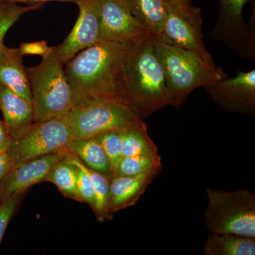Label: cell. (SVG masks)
I'll return each instance as SVG.
<instances>
[{
	"label": "cell",
	"mask_w": 255,
	"mask_h": 255,
	"mask_svg": "<svg viewBox=\"0 0 255 255\" xmlns=\"http://www.w3.org/2000/svg\"><path fill=\"white\" fill-rule=\"evenodd\" d=\"M120 97L133 105L142 119L171 106L163 68L155 50V38L145 33L132 41L122 68Z\"/></svg>",
	"instance_id": "obj_1"
},
{
	"label": "cell",
	"mask_w": 255,
	"mask_h": 255,
	"mask_svg": "<svg viewBox=\"0 0 255 255\" xmlns=\"http://www.w3.org/2000/svg\"><path fill=\"white\" fill-rule=\"evenodd\" d=\"M128 45L129 42L100 41L79 52L65 64L73 106L94 97H120Z\"/></svg>",
	"instance_id": "obj_2"
},
{
	"label": "cell",
	"mask_w": 255,
	"mask_h": 255,
	"mask_svg": "<svg viewBox=\"0 0 255 255\" xmlns=\"http://www.w3.org/2000/svg\"><path fill=\"white\" fill-rule=\"evenodd\" d=\"M156 55L163 68L171 106L179 108L198 87L228 76L220 67L209 66L191 52L155 39Z\"/></svg>",
	"instance_id": "obj_3"
},
{
	"label": "cell",
	"mask_w": 255,
	"mask_h": 255,
	"mask_svg": "<svg viewBox=\"0 0 255 255\" xmlns=\"http://www.w3.org/2000/svg\"><path fill=\"white\" fill-rule=\"evenodd\" d=\"M64 117L73 139L90 138L109 130H123L144 121L133 105L118 96L87 99L74 105Z\"/></svg>",
	"instance_id": "obj_4"
},
{
	"label": "cell",
	"mask_w": 255,
	"mask_h": 255,
	"mask_svg": "<svg viewBox=\"0 0 255 255\" xmlns=\"http://www.w3.org/2000/svg\"><path fill=\"white\" fill-rule=\"evenodd\" d=\"M42 58L39 65L27 68L34 122L65 117L73 106L65 65L56 46H51Z\"/></svg>",
	"instance_id": "obj_5"
},
{
	"label": "cell",
	"mask_w": 255,
	"mask_h": 255,
	"mask_svg": "<svg viewBox=\"0 0 255 255\" xmlns=\"http://www.w3.org/2000/svg\"><path fill=\"white\" fill-rule=\"evenodd\" d=\"M206 225L212 233L255 238V194L248 189L233 191L206 189Z\"/></svg>",
	"instance_id": "obj_6"
},
{
	"label": "cell",
	"mask_w": 255,
	"mask_h": 255,
	"mask_svg": "<svg viewBox=\"0 0 255 255\" xmlns=\"http://www.w3.org/2000/svg\"><path fill=\"white\" fill-rule=\"evenodd\" d=\"M73 140V134L65 117H54L34 122L26 131L11 138L8 152L16 164L68 150Z\"/></svg>",
	"instance_id": "obj_7"
},
{
	"label": "cell",
	"mask_w": 255,
	"mask_h": 255,
	"mask_svg": "<svg viewBox=\"0 0 255 255\" xmlns=\"http://www.w3.org/2000/svg\"><path fill=\"white\" fill-rule=\"evenodd\" d=\"M253 0H219V13L211 37L236 52L242 58L255 60V9L248 23L245 6Z\"/></svg>",
	"instance_id": "obj_8"
},
{
	"label": "cell",
	"mask_w": 255,
	"mask_h": 255,
	"mask_svg": "<svg viewBox=\"0 0 255 255\" xmlns=\"http://www.w3.org/2000/svg\"><path fill=\"white\" fill-rule=\"evenodd\" d=\"M218 107L230 113L255 114V70L238 71L233 78L222 79L203 87Z\"/></svg>",
	"instance_id": "obj_9"
},
{
	"label": "cell",
	"mask_w": 255,
	"mask_h": 255,
	"mask_svg": "<svg viewBox=\"0 0 255 255\" xmlns=\"http://www.w3.org/2000/svg\"><path fill=\"white\" fill-rule=\"evenodd\" d=\"M79 16L70 34L56 46L60 60L65 65L79 52L101 41L99 0H78Z\"/></svg>",
	"instance_id": "obj_10"
},
{
	"label": "cell",
	"mask_w": 255,
	"mask_h": 255,
	"mask_svg": "<svg viewBox=\"0 0 255 255\" xmlns=\"http://www.w3.org/2000/svg\"><path fill=\"white\" fill-rule=\"evenodd\" d=\"M202 26L203 20L185 17L170 4L162 42L191 52L206 65L216 68L217 65L204 43Z\"/></svg>",
	"instance_id": "obj_11"
},
{
	"label": "cell",
	"mask_w": 255,
	"mask_h": 255,
	"mask_svg": "<svg viewBox=\"0 0 255 255\" xmlns=\"http://www.w3.org/2000/svg\"><path fill=\"white\" fill-rule=\"evenodd\" d=\"M101 41L129 42L149 33L135 19L125 0H99Z\"/></svg>",
	"instance_id": "obj_12"
},
{
	"label": "cell",
	"mask_w": 255,
	"mask_h": 255,
	"mask_svg": "<svg viewBox=\"0 0 255 255\" xmlns=\"http://www.w3.org/2000/svg\"><path fill=\"white\" fill-rule=\"evenodd\" d=\"M67 151L14 164L0 182V203L9 196L21 194L31 186L43 182L52 167L63 158Z\"/></svg>",
	"instance_id": "obj_13"
},
{
	"label": "cell",
	"mask_w": 255,
	"mask_h": 255,
	"mask_svg": "<svg viewBox=\"0 0 255 255\" xmlns=\"http://www.w3.org/2000/svg\"><path fill=\"white\" fill-rule=\"evenodd\" d=\"M161 169L135 176H114L110 181L108 216L111 219L120 210L135 205Z\"/></svg>",
	"instance_id": "obj_14"
},
{
	"label": "cell",
	"mask_w": 255,
	"mask_h": 255,
	"mask_svg": "<svg viewBox=\"0 0 255 255\" xmlns=\"http://www.w3.org/2000/svg\"><path fill=\"white\" fill-rule=\"evenodd\" d=\"M0 110L11 138L18 136L34 122L31 100H26L0 84Z\"/></svg>",
	"instance_id": "obj_15"
},
{
	"label": "cell",
	"mask_w": 255,
	"mask_h": 255,
	"mask_svg": "<svg viewBox=\"0 0 255 255\" xmlns=\"http://www.w3.org/2000/svg\"><path fill=\"white\" fill-rule=\"evenodd\" d=\"M0 84L26 100H31L27 68L23 65L19 48L0 47ZM32 101V100H31Z\"/></svg>",
	"instance_id": "obj_16"
},
{
	"label": "cell",
	"mask_w": 255,
	"mask_h": 255,
	"mask_svg": "<svg viewBox=\"0 0 255 255\" xmlns=\"http://www.w3.org/2000/svg\"><path fill=\"white\" fill-rule=\"evenodd\" d=\"M135 19L155 40L162 41L169 0H125Z\"/></svg>",
	"instance_id": "obj_17"
},
{
	"label": "cell",
	"mask_w": 255,
	"mask_h": 255,
	"mask_svg": "<svg viewBox=\"0 0 255 255\" xmlns=\"http://www.w3.org/2000/svg\"><path fill=\"white\" fill-rule=\"evenodd\" d=\"M68 150L78 156L89 168L110 179L114 177L110 159L95 137L74 139L68 146Z\"/></svg>",
	"instance_id": "obj_18"
},
{
	"label": "cell",
	"mask_w": 255,
	"mask_h": 255,
	"mask_svg": "<svg viewBox=\"0 0 255 255\" xmlns=\"http://www.w3.org/2000/svg\"><path fill=\"white\" fill-rule=\"evenodd\" d=\"M205 255H255V238L212 233L203 248Z\"/></svg>",
	"instance_id": "obj_19"
},
{
	"label": "cell",
	"mask_w": 255,
	"mask_h": 255,
	"mask_svg": "<svg viewBox=\"0 0 255 255\" xmlns=\"http://www.w3.org/2000/svg\"><path fill=\"white\" fill-rule=\"evenodd\" d=\"M121 134L123 157L159 155L158 148L149 136L147 126L143 121L121 130Z\"/></svg>",
	"instance_id": "obj_20"
},
{
	"label": "cell",
	"mask_w": 255,
	"mask_h": 255,
	"mask_svg": "<svg viewBox=\"0 0 255 255\" xmlns=\"http://www.w3.org/2000/svg\"><path fill=\"white\" fill-rule=\"evenodd\" d=\"M44 181L53 183L63 195L82 202L78 191L76 167L63 158L54 164Z\"/></svg>",
	"instance_id": "obj_21"
},
{
	"label": "cell",
	"mask_w": 255,
	"mask_h": 255,
	"mask_svg": "<svg viewBox=\"0 0 255 255\" xmlns=\"http://www.w3.org/2000/svg\"><path fill=\"white\" fill-rule=\"evenodd\" d=\"M162 169L159 155L124 157L119 162L114 176H135L154 169Z\"/></svg>",
	"instance_id": "obj_22"
},
{
	"label": "cell",
	"mask_w": 255,
	"mask_h": 255,
	"mask_svg": "<svg viewBox=\"0 0 255 255\" xmlns=\"http://www.w3.org/2000/svg\"><path fill=\"white\" fill-rule=\"evenodd\" d=\"M88 171L95 191V200L92 208L97 219L100 221H104L109 219L108 206L111 179L89 167Z\"/></svg>",
	"instance_id": "obj_23"
},
{
	"label": "cell",
	"mask_w": 255,
	"mask_h": 255,
	"mask_svg": "<svg viewBox=\"0 0 255 255\" xmlns=\"http://www.w3.org/2000/svg\"><path fill=\"white\" fill-rule=\"evenodd\" d=\"M43 6V4L21 6L14 2H0V47L4 44L6 33L23 14Z\"/></svg>",
	"instance_id": "obj_24"
},
{
	"label": "cell",
	"mask_w": 255,
	"mask_h": 255,
	"mask_svg": "<svg viewBox=\"0 0 255 255\" xmlns=\"http://www.w3.org/2000/svg\"><path fill=\"white\" fill-rule=\"evenodd\" d=\"M63 159L76 167L78 191L82 202L87 203L92 207L95 200V191L91 177L89 173L88 167L82 162L78 156L70 151H67Z\"/></svg>",
	"instance_id": "obj_25"
},
{
	"label": "cell",
	"mask_w": 255,
	"mask_h": 255,
	"mask_svg": "<svg viewBox=\"0 0 255 255\" xmlns=\"http://www.w3.org/2000/svg\"><path fill=\"white\" fill-rule=\"evenodd\" d=\"M96 140L104 149L110 159L114 173L123 158V147L121 130H109L95 135Z\"/></svg>",
	"instance_id": "obj_26"
},
{
	"label": "cell",
	"mask_w": 255,
	"mask_h": 255,
	"mask_svg": "<svg viewBox=\"0 0 255 255\" xmlns=\"http://www.w3.org/2000/svg\"><path fill=\"white\" fill-rule=\"evenodd\" d=\"M20 196L21 194L9 196L0 203V244L10 220L14 214Z\"/></svg>",
	"instance_id": "obj_27"
},
{
	"label": "cell",
	"mask_w": 255,
	"mask_h": 255,
	"mask_svg": "<svg viewBox=\"0 0 255 255\" xmlns=\"http://www.w3.org/2000/svg\"><path fill=\"white\" fill-rule=\"evenodd\" d=\"M169 1L185 17L193 20H203L200 8L194 6L191 0H169Z\"/></svg>",
	"instance_id": "obj_28"
},
{
	"label": "cell",
	"mask_w": 255,
	"mask_h": 255,
	"mask_svg": "<svg viewBox=\"0 0 255 255\" xmlns=\"http://www.w3.org/2000/svg\"><path fill=\"white\" fill-rule=\"evenodd\" d=\"M51 47L48 46L46 41H35L32 43H23L18 47L21 54L40 55L43 57L49 52Z\"/></svg>",
	"instance_id": "obj_29"
},
{
	"label": "cell",
	"mask_w": 255,
	"mask_h": 255,
	"mask_svg": "<svg viewBox=\"0 0 255 255\" xmlns=\"http://www.w3.org/2000/svg\"><path fill=\"white\" fill-rule=\"evenodd\" d=\"M14 160L9 152H0V182L14 167Z\"/></svg>",
	"instance_id": "obj_30"
},
{
	"label": "cell",
	"mask_w": 255,
	"mask_h": 255,
	"mask_svg": "<svg viewBox=\"0 0 255 255\" xmlns=\"http://www.w3.org/2000/svg\"><path fill=\"white\" fill-rule=\"evenodd\" d=\"M11 136L7 131L4 121L0 120V152H7L11 145Z\"/></svg>",
	"instance_id": "obj_31"
},
{
	"label": "cell",
	"mask_w": 255,
	"mask_h": 255,
	"mask_svg": "<svg viewBox=\"0 0 255 255\" xmlns=\"http://www.w3.org/2000/svg\"><path fill=\"white\" fill-rule=\"evenodd\" d=\"M48 1H60V2H70L77 4L78 0H0V2H14L18 4V3H28L30 4H44Z\"/></svg>",
	"instance_id": "obj_32"
}]
</instances>
